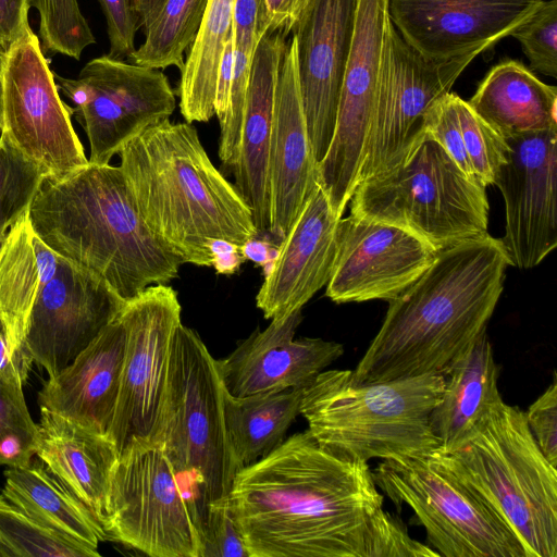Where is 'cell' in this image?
I'll use <instances>...</instances> for the list:
<instances>
[{"label":"cell","instance_id":"cell-1","mask_svg":"<svg viewBox=\"0 0 557 557\" xmlns=\"http://www.w3.org/2000/svg\"><path fill=\"white\" fill-rule=\"evenodd\" d=\"M228 498L249 557H366L384 502L367 461L308 430L240 468Z\"/></svg>","mask_w":557,"mask_h":557},{"label":"cell","instance_id":"cell-2","mask_svg":"<svg viewBox=\"0 0 557 557\" xmlns=\"http://www.w3.org/2000/svg\"><path fill=\"white\" fill-rule=\"evenodd\" d=\"M508 265L502 239L490 234L440 250L430 268L388 301L351 380L445 375L487 332Z\"/></svg>","mask_w":557,"mask_h":557},{"label":"cell","instance_id":"cell-3","mask_svg":"<svg viewBox=\"0 0 557 557\" xmlns=\"http://www.w3.org/2000/svg\"><path fill=\"white\" fill-rule=\"evenodd\" d=\"M36 236L124 301L177 277L183 260L145 222L120 168L88 162L46 177L28 209Z\"/></svg>","mask_w":557,"mask_h":557},{"label":"cell","instance_id":"cell-4","mask_svg":"<svg viewBox=\"0 0 557 557\" xmlns=\"http://www.w3.org/2000/svg\"><path fill=\"white\" fill-rule=\"evenodd\" d=\"M120 168L152 233L184 263L212 267L211 243L259 237L252 213L187 122L164 120L119 151Z\"/></svg>","mask_w":557,"mask_h":557},{"label":"cell","instance_id":"cell-5","mask_svg":"<svg viewBox=\"0 0 557 557\" xmlns=\"http://www.w3.org/2000/svg\"><path fill=\"white\" fill-rule=\"evenodd\" d=\"M426 458L492 510L525 557L557 556V468L518 406L500 400L459 447Z\"/></svg>","mask_w":557,"mask_h":557},{"label":"cell","instance_id":"cell-6","mask_svg":"<svg viewBox=\"0 0 557 557\" xmlns=\"http://www.w3.org/2000/svg\"><path fill=\"white\" fill-rule=\"evenodd\" d=\"M351 370H326L304 387L300 414L323 447L369 461L426 458L440 448L430 426L443 375L357 383Z\"/></svg>","mask_w":557,"mask_h":557},{"label":"cell","instance_id":"cell-7","mask_svg":"<svg viewBox=\"0 0 557 557\" xmlns=\"http://www.w3.org/2000/svg\"><path fill=\"white\" fill-rule=\"evenodd\" d=\"M485 188L422 137L398 164L357 184L350 214L401 227L440 251L488 234Z\"/></svg>","mask_w":557,"mask_h":557},{"label":"cell","instance_id":"cell-8","mask_svg":"<svg viewBox=\"0 0 557 557\" xmlns=\"http://www.w3.org/2000/svg\"><path fill=\"white\" fill-rule=\"evenodd\" d=\"M224 386L197 332L176 327L158 438L174 471L195 484L205 505L227 498L240 469L224 422Z\"/></svg>","mask_w":557,"mask_h":557},{"label":"cell","instance_id":"cell-9","mask_svg":"<svg viewBox=\"0 0 557 557\" xmlns=\"http://www.w3.org/2000/svg\"><path fill=\"white\" fill-rule=\"evenodd\" d=\"M206 507L161 446H132L112 471L104 532L151 557H200Z\"/></svg>","mask_w":557,"mask_h":557},{"label":"cell","instance_id":"cell-10","mask_svg":"<svg viewBox=\"0 0 557 557\" xmlns=\"http://www.w3.org/2000/svg\"><path fill=\"white\" fill-rule=\"evenodd\" d=\"M372 478L396 507L412 509L440 556L525 557L509 528L428 458L385 459Z\"/></svg>","mask_w":557,"mask_h":557},{"label":"cell","instance_id":"cell-11","mask_svg":"<svg viewBox=\"0 0 557 557\" xmlns=\"http://www.w3.org/2000/svg\"><path fill=\"white\" fill-rule=\"evenodd\" d=\"M60 92L89 141L88 162L108 164L147 128L170 119L175 92L162 70L103 54L87 62L76 78L54 73Z\"/></svg>","mask_w":557,"mask_h":557},{"label":"cell","instance_id":"cell-12","mask_svg":"<svg viewBox=\"0 0 557 557\" xmlns=\"http://www.w3.org/2000/svg\"><path fill=\"white\" fill-rule=\"evenodd\" d=\"M175 289L153 284L126 302L120 392L109 438L117 456L132 446L158 445L172 341L181 322Z\"/></svg>","mask_w":557,"mask_h":557},{"label":"cell","instance_id":"cell-13","mask_svg":"<svg viewBox=\"0 0 557 557\" xmlns=\"http://www.w3.org/2000/svg\"><path fill=\"white\" fill-rule=\"evenodd\" d=\"M483 51L429 59L389 21L384 36L375 104L359 182L398 164L421 140L425 113ZM358 182V183H359Z\"/></svg>","mask_w":557,"mask_h":557},{"label":"cell","instance_id":"cell-14","mask_svg":"<svg viewBox=\"0 0 557 557\" xmlns=\"http://www.w3.org/2000/svg\"><path fill=\"white\" fill-rule=\"evenodd\" d=\"M40 283L25 345L49 377L70 366L126 305L102 280L72 264L34 235Z\"/></svg>","mask_w":557,"mask_h":557},{"label":"cell","instance_id":"cell-15","mask_svg":"<svg viewBox=\"0 0 557 557\" xmlns=\"http://www.w3.org/2000/svg\"><path fill=\"white\" fill-rule=\"evenodd\" d=\"M71 116V107L61 99L40 40L28 28L8 49L0 134L7 135L47 177L61 178L88 164Z\"/></svg>","mask_w":557,"mask_h":557},{"label":"cell","instance_id":"cell-16","mask_svg":"<svg viewBox=\"0 0 557 557\" xmlns=\"http://www.w3.org/2000/svg\"><path fill=\"white\" fill-rule=\"evenodd\" d=\"M389 21L388 0H357L335 128L330 147L318 164V184L339 216L359 182Z\"/></svg>","mask_w":557,"mask_h":557},{"label":"cell","instance_id":"cell-17","mask_svg":"<svg viewBox=\"0 0 557 557\" xmlns=\"http://www.w3.org/2000/svg\"><path fill=\"white\" fill-rule=\"evenodd\" d=\"M507 162L494 184L506 211L505 246L510 265H539L557 246V128L505 137Z\"/></svg>","mask_w":557,"mask_h":557},{"label":"cell","instance_id":"cell-18","mask_svg":"<svg viewBox=\"0 0 557 557\" xmlns=\"http://www.w3.org/2000/svg\"><path fill=\"white\" fill-rule=\"evenodd\" d=\"M437 252L396 225L352 214L342 218L325 296L336 304L391 301L430 268Z\"/></svg>","mask_w":557,"mask_h":557},{"label":"cell","instance_id":"cell-19","mask_svg":"<svg viewBox=\"0 0 557 557\" xmlns=\"http://www.w3.org/2000/svg\"><path fill=\"white\" fill-rule=\"evenodd\" d=\"M357 0H309L294 25L302 109L319 164L335 128Z\"/></svg>","mask_w":557,"mask_h":557},{"label":"cell","instance_id":"cell-20","mask_svg":"<svg viewBox=\"0 0 557 557\" xmlns=\"http://www.w3.org/2000/svg\"><path fill=\"white\" fill-rule=\"evenodd\" d=\"M544 0H388L400 36L429 59L485 51L525 23Z\"/></svg>","mask_w":557,"mask_h":557},{"label":"cell","instance_id":"cell-21","mask_svg":"<svg viewBox=\"0 0 557 557\" xmlns=\"http://www.w3.org/2000/svg\"><path fill=\"white\" fill-rule=\"evenodd\" d=\"M302 321L301 309L272 320L256 330L226 358L216 360L224 389L233 397L304 388L327 366L342 357V344L295 333Z\"/></svg>","mask_w":557,"mask_h":557},{"label":"cell","instance_id":"cell-22","mask_svg":"<svg viewBox=\"0 0 557 557\" xmlns=\"http://www.w3.org/2000/svg\"><path fill=\"white\" fill-rule=\"evenodd\" d=\"M342 216L318 184L281 240L256 296L265 319H284L326 286L337 251Z\"/></svg>","mask_w":557,"mask_h":557},{"label":"cell","instance_id":"cell-23","mask_svg":"<svg viewBox=\"0 0 557 557\" xmlns=\"http://www.w3.org/2000/svg\"><path fill=\"white\" fill-rule=\"evenodd\" d=\"M318 185V163L308 136L292 38L278 74L269 150L270 230L283 239Z\"/></svg>","mask_w":557,"mask_h":557},{"label":"cell","instance_id":"cell-24","mask_svg":"<svg viewBox=\"0 0 557 557\" xmlns=\"http://www.w3.org/2000/svg\"><path fill=\"white\" fill-rule=\"evenodd\" d=\"M126 333L120 315L75 360L49 377L40 408L109 437L117 403Z\"/></svg>","mask_w":557,"mask_h":557},{"label":"cell","instance_id":"cell-25","mask_svg":"<svg viewBox=\"0 0 557 557\" xmlns=\"http://www.w3.org/2000/svg\"><path fill=\"white\" fill-rule=\"evenodd\" d=\"M285 37L281 33H268L257 47L240 140L230 170L259 235L270 230L269 150L275 87L288 47Z\"/></svg>","mask_w":557,"mask_h":557},{"label":"cell","instance_id":"cell-26","mask_svg":"<svg viewBox=\"0 0 557 557\" xmlns=\"http://www.w3.org/2000/svg\"><path fill=\"white\" fill-rule=\"evenodd\" d=\"M36 456L92 513L104 531L117 451L108 436L40 408Z\"/></svg>","mask_w":557,"mask_h":557},{"label":"cell","instance_id":"cell-27","mask_svg":"<svg viewBox=\"0 0 557 557\" xmlns=\"http://www.w3.org/2000/svg\"><path fill=\"white\" fill-rule=\"evenodd\" d=\"M441 399L430 416V426L441 451L466 442L491 410L503 400L499 367L485 332L445 374Z\"/></svg>","mask_w":557,"mask_h":557},{"label":"cell","instance_id":"cell-28","mask_svg":"<svg viewBox=\"0 0 557 557\" xmlns=\"http://www.w3.org/2000/svg\"><path fill=\"white\" fill-rule=\"evenodd\" d=\"M504 137L557 128V88L524 64L505 60L493 66L468 101Z\"/></svg>","mask_w":557,"mask_h":557},{"label":"cell","instance_id":"cell-29","mask_svg":"<svg viewBox=\"0 0 557 557\" xmlns=\"http://www.w3.org/2000/svg\"><path fill=\"white\" fill-rule=\"evenodd\" d=\"M2 496L42 525L98 552L107 539L89 509L46 466L9 467Z\"/></svg>","mask_w":557,"mask_h":557},{"label":"cell","instance_id":"cell-30","mask_svg":"<svg viewBox=\"0 0 557 557\" xmlns=\"http://www.w3.org/2000/svg\"><path fill=\"white\" fill-rule=\"evenodd\" d=\"M304 388L233 397L224 389L227 438L239 466H248L278 446L300 414Z\"/></svg>","mask_w":557,"mask_h":557},{"label":"cell","instance_id":"cell-31","mask_svg":"<svg viewBox=\"0 0 557 557\" xmlns=\"http://www.w3.org/2000/svg\"><path fill=\"white\" fill-rule=\"evenodd\" d=\"M235 0H208L203 17L181 70L180 110L187 123L208 122L214 112L219 62L232 35Z\"/></svg>","mask_w":557,"mask_h":557},{"label":"cell","instance_id":"cell-32","mask_svg":"<svg viewBox=\"0 0 557 557\" xmlns=\"http://www.w3.org/2000/svg\"><path fill=\"white\" fill-rule=\"evenodd\" d=\"M208 0H133L145 40L128 58L164 70L184 67V52L199 30Z\"/></svg>","mask_w":557,"mask_h":557},{"label":"cell","instance_id":"cell-33","mask_svg":"<svg viewBox=\"0 0 557 557\" xmlns=\"http://www.w3.org/2000/svg\"><path fill=\"white\" fill-rule=\"evenodd\" d=\"M34 235L26 211L8 230L0 249V317L26 349L27 323L40 283Z\"/></svg>","mask_w":557,"mask_h":557},{"label":"cell","instance_id":"cell-34","mask_svg":"<svg viewBox=\"0 0 557 557\" xmlns=\"http://www.w3.org/2000/svg\"><path fill=\"white\" fill-rule=\"evenodd\" d=\"M270 33L264 0H235L232 24L234 52L230 107L220 124L219 158L228 171L240 140L251 66L260 40Z\"/></svg>","mask_w":557,"mask_h":557},{"label":"cell","instance_id":"cell-35","mask_svg":"<svg viewBox=\"0 0 557 557\" xmlns=\"http://www.w3.org/2000/svg\"><path fill=\"white\" fill-rule=\"evenodd\" d=\"M0 535L15 557H98L92 550L42 525L0 494Z\"/></svg>","mask_w":557,"mask_h":557},{"label":"cell","instance_id":"cell-36","mask_svg":"<svg viewBox=\"0 0 557 557\" xmlns=\"http://www.w3.org/2000/svg\"><path fill=\"white\" fill-rule=\"evenodd\" d=\"M46 177L39 165L0 134V236L28 211Z\"/></svg>","mask_w":557,"mask_h":557},{"label":"cell","instance_id":"cell-37","mask_svg":"<svg viewBox=\"0 0 557 557\" xmlns=\"http://www.w3.org/2000/svg\"><path fill=\"white\" fill-rule=\"evenodd\" d=\"M39 13L38 38L44 53H59L79 60L96 42L77 0H29Z\"/></svg>","mask_w":557,"mask_h":557},{"label":"cell","instance_id":"cell-38","mask_svg":"<svg viewBox=\"0 0 557 557\" xmlns=\"http://www.w3.org/2000/svg\"><path fill=\"white\" fill-rule=\"evenodd\" d=\"M23 384L0 379V465L24 467L36 455L38 426L23 395Z\"/></svg>","mask_w":557,"mask_h":557},{"label":"cell","instance_id":"cell-39","mask_svg":"<svg viewBox=\"0 0 557 557\" xmlns=\"http://www.w3.org/2000/svg\"><path fill=\"white\" fill-rule=\"evenodd\" d=\"M455 107L474 176L484 187H487L494 184L499 169L507 162L509 147L506 138L457 94Z\"/></svg>","mask_w":557,"mask_h":557},{"label":"cell","instance_id":"cell-40","mask_svg":"<svg viewBox=\"0 0 557 557\" xmlns=\"http://www.w3.org/2000/svg\"><path fill=\"white\" fill-rule=\"evenodd\" d=\"M510 36L520 42L533 70L557 77V0H544Z\"/></svg>","mask_w":557,"mask_h":557},{"label":"cell","instance_id":"cell-41","mask_svg":"<svg viewBox=\"0 0 557 557\" xmlns=\"http://www.w3.org/2000/svg\"><path fill=\"white\" fill-rule=\"evenodd\" d=\"M200 557H249L228 497L206 507Z\"/></svg>","mask_w":557,"mask_h":557},{"label":"cell","instance_id":"cell-42","mask_svg":"<svg viewBox=\"0 0 557 557\" xmlns=\"http://www.w3.org/2000/svg\"><path fill=\"white\" fill-rule=\"evenodd\" d=\"M455 97L456 94L449 91L429 109L423 120L422 137L438 143L469 178L479 182L463 145Z\"/></svg>","mask_w":557,"mask_h":557},{"label":"cell","instance_id":"cell-43","mask_svg":"<svg viewBox=\"0 0 557 557\" xmlns=\"http://www.w3.org/2000/svg\"><path fill=\"white\" fill-rule=\"evenodd\" d=\"M436 550L413 540L401 519L382 509L372 523L366 557H434Z\"/></svg>","mask_w":557,"mask_h":557},{"label":"cell","instance_id":"cell-44","mask_svg":"<svg viewBox=\"0 0 557 557\" xmlns=\"http://www.w3.org/2000/svg\"><path fill=\"white\" fill-rule=\"evenodd\" d=\"M525 419L543 455L557 468V377L553 373L549 386L529 406Z\"/></svg>","mask_w":557,"mask_h":557},{"label":"cell","instance_id":"cell-45","mask_svg":"<svg viewBox=\"0 0 557 557\" xmlns=\"http://www.w3.org/2000/svg\"><path fill=\"white\" fill-rule=\"evenodd\" d=\"M107 23L110 44L109 55L124 60L135 50L139 21L133 0H98Z\"/></svg>","mask_w":557,"mask_h":557},{"label":"cell","instance_id":"cell-46","mask_svg":"<svg viewBox=\"0 0 557 557\" xmlns=\"http://www.w3.org/2000/svg\"><path fill=\"white\" fill-rule=\"evenodd\" d=\"M32 363L29 351L14 341L5 321L0 317V379L24 384Z\"/></svg>","mask_w":557,"mask_h":557},{"label":"cell","instance_id":"cell-47","mask_svg":"<svg viewBox=\"0 0 557 557\" xmlns=\"http://www.w3.org/2000/svg\"><path fill=\"white\" fill-rule=\"evenodd\" d=\"M29 0H0V44L8 50L29 27Z\"/></svg>","mask_w":557,"mask_h":557},{"label":"cell","instance_id":"cell-48","mask_svg":"<svg viewBox=\"0 0 557 557\" xmlns=\"http://www.w3.org/2000/svg\"><path fill=\"white\" fill-rule=\"evenodd\" d=\"M233 63L234 52L231 35L224 45L216 73L214 112L220 124L225 120L230 107Z\"/></svg>","mask_w":557,"mask_h":557},{"label":"cell","instance_id":"cell-49","mask_svg":"<svg viewBox=\"0 0 557 557\" xmlns=\"http://www.w3.org/2000/svg\"><path fill=\"white\" fill-rule=\"evenodd\" d=\"M309 0H264L270 33L286 36L292 32Z\"/></svg>","mask_w":557,"mask_h":557},{"label":"cell","instance_id":"cell-50","mask_svg":"<svg viewBox=\"0 0 557 557\" xmlns=\"http://www.w3.org/2000/svg\"><path fill=\"white\" fill-rule=\"evenodd\" d=\"M210 249L212 267L220 274H233L245 260L240 247L225 240H213Z\"/></svg>","mask_w":557,"mask_h":557},{"label":"cell","instance_id":"cell-51","mask_svg":"<svg viewBox=\"0 0 557 557\" xmlns=\"http://www.w3.org/2000/svg\"><path fill=\"white\" fill-rule=\"evenodd\" d=\"M276 248L273 249L265 240L256 237L245 243L240 250L245 259L252 260L260 267L265 268L272 262L274 258L272 253L276 252Z\"/></svg>","mask_w":557,"mask_h":557},{"label":"cell","instance_id":"cell-52","mask_svg":"<svg viewBox=\"0 0 557 557\" xmlns=\"http://www.w3.org/2000/svg\"><path fill=\"white\" fill-rule=\"evenodd\" d=\"M8 50L0 44V133L3 128V76L7 64Z\"/></svg>","mask_w":557,"mask_h":557},{"label":"cell","instance_id":"cell-53","mask_svg":"<svg viewBox=\"0 0 557 557\" xmlns=\"http://www.w3.org/2000/svg\"><path fill=\"white\" fill-rule=\"evenodd\" d=\"M14 553L0 535V557H11Z\"/></svg>","mask_w":557,"mask_h":557},{"label":"cell","instance_id":"cell-54","mask_svg":"<svg viewBox=\"0 0 557 557\" xmlns=\"http://www.w3.org/2000/svg\"><path fill=\"white\" fill-rule=\"evenodd\" d=\"M4 237H5V235H4V236H0V249H1V247H2V244H3Z\"/></svg>","mask_w":557,"mask_h":557}]
</instances>
